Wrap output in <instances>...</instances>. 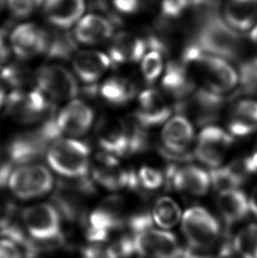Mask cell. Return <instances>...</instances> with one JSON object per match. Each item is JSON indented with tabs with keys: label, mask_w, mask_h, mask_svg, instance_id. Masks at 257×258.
<instances>
[{
	"label": "cell",
	"mask_w": 257,
	"mask_h": 258,
	"mask_svg": "<svg viewBox=\"0 0 257 258\" xmlns=\"http://www.w3.org/2000/svg\"><path fill=\"white\" fill-rule=\"evenodd\" d=\"M181 61L201 80L204 88L215 94L228 93L239 83V74L227 60L205 53L196 43L187 47Z\"/></svg>",
	"instance_id": "obj_1"
},
{
	"label": "cell",
	"mask_w": 257,
	"mask_h": 258,
	"mask_svg": "<svg viewBox=\"0 0 257 258\" xmlns=\"http://www.w3.org/2000/svg\"><path fill=\"white\" fill-rule=\"evenodd\" d=\"M195 43L205 53L224 59H237L243 49L236 30L212 12L202 19Z\"/></svg>",
	"instance_id": "obj_2"
},
{
	"label": "cell",
	"mask_w": 257,
	"mask_h": 258,
	"mask_svg": "<svg viewBox=\"0 0 257 258\" xmlns=\"http://www.w3.org/2000/svg\"><path fill=\"white\" fill-rule=\"evenodd\" d=\"M22 221L38 253L59 248L65 243L61 215L53 205L38 204L29 206L22 213Z\"/></svg>",
	"instance_id": "obj_3"
},
{
	"label": "cell",
	"mask_w": 257,
	"mask_h": 258,
	"mask_svg": "<svg viewBox=\"0 0 257 258\" xmlns=\"http://www.w3.org/2000/svg\"><path fill=\"white\" fill-rule=\"evenodd\" d=\"M56 117L42 122L35 129L21 133L12 140L8 155L12 163L28 164L38 160L49 150L55 140L59 139Z\"/></svg>",
	"instance_id": "obj_4"
},
{
	"label": "cell",
	"mask_w": 257,
	"mask_h": 258,
	"mask_svg": "<svg viewBox=\"0 0 257 258\" xmlns=\"http://www.w3.org/2000/svg\"><path fill=\"white\" fill-rule=\"evenodd\" d=\"M47 160L49 166L63 177H85L90 168V150L80 141L57 139L49 147Z\"/></svg>",
	"instance_id": "obj_5"
},
{
	"label": "cell",
	"mask_w": 257,
	"mask_h": 258,
	"mask_svg": "<svg viewBox=\"0 0 257 258\" xmlns=\"http://www.w3.org/2000/svg\"><path fill=\"white\" fill-rule=\"evenodd\" d=\"M124 202L119 196H110L101 201L87 218V241L92 244L107 242L116 231L125 228Z\"/></svg>",
	"instance_id": "obj_6"
},
{
	"label": "cell",
	"mask_w": 257,
	"mask_h": 258,
	"mask_svg": "<svg viewBox=\"0 0 257 258\" xmlns=\"http://www.w3.org/2000/svg\"><path fill=\"white\" fill-rule=\"evenodd\" d=\"M94 192V184L87 176L60 181L52 196L53 206L67 221L84 222L87 217L86 200Z\"/></svg>",
	"instance_id": "obj_7"
},
{
	"label": "cell",
	"mask_w": 257,
	"mask_h": 258,
	"mask_svg": "<svg viewBox=\"0 0 257 258\" xmlns=\"http://www.w3.org/2000/svg\"><path fill=\"white\" fill-rule=\"evenodd\" d=\"M7 111L15 121L32 124L53 117V107L45 94L33 90H15L7 99Z\"/></svg>",
	"instance_id": "obj_8"
},
{
	"label": "cell",
	"mask_w": 257,
	"mask_h": 258,
	"mask_svg": "<svg viewBox=\"0 0 257 258\" xmlns=\"http://www.w3.org/2000/svg\"><path fill=\"white\" fill-rule=\"evenodd\" d=\"M181 229L188 246L194 248H207L215 244L224 233L215 217L199 206H194L185 212Z\"/></svg>",
	"instance_id": "obj_9"
},
{
	"label": "cell",
	"mask_w": 257,
	"mask_h": 258,
	"mask_svg": "<svg viewBox=\"0 0 257 258\" xmlns=\"http://www.w3.org/2000/svg\"><path fill=\"white\" fill-rule=\"evenodd\" d=\"M8 186L19 199H36L51 190L52 175L42 165H23L12 172Z\"/></svg>",
	"instance_id": "obj_10"
},
{
	"label": "cell",
	"mask_w": 257,
	"mask_h": 258,
	"mask_svg": "<svg viewBox=\"0 0 257 258\" xmlns=\"http://www.w3.org/2000/svg\"><path fill=\"white\" fill-rule=\"evenodd\" d=\"M37 88L52 100H72L79 93L76 79L58 64H46L35 74Z\"/></svg>",
	"instance_id": "obj_11"
},
{
	"label": "cell",
	"mask_w": 257,
	"mask_h": 258,
	"mask_svg": "<svg viewBox=\"0 0 257 258\" xmlns=\"http://www.w3.org/2000/svg\"><path fill=\"white\" fill-rule=\"evenodd\" d=\"M233 143L230 133L217 126H207L198 135L195 156L210 168H219Z\"/></svg>",
	"instance_id": "obj_12"
},
{
	"label": "cell",
	"mask_w": 257,
	"mask_h": 258,
	"mask_svg": "<svg viewBox=\"0 0 257 258\" xmlns=\"http://www.w3.org/2000/svg\"><path fill=\"white\" fill-rule=\"evenodd\" d=\"M136 254L145 258H181L183 249L175 235L149 228L134 234Z\"/></svg>",
	"instance_id": "obj_13"
},
{
	"label": "cell",
	"mask_w": 257,
	"mask_h": 258,
	"mask_svg": "<svg viewBox=\"0 0 257 258\" xmlns=\"http://www.w3.org/2000/svg\"><path fill=\"white\" fill-rule=\"evenodd\" d=\"M94 180L99 184L110 190L128 188H139V176L133 171L125 170L121 167L117 159L107 153L99 154L93 167Z\"/></svg>",
	"instance_id": "obj_14"
},
{
	"label": "cell",
	"mask_w": 257,
	"mask_h": 258,
	"mask_svg": "<svg viewBox=\"0 0 257 258\" xmlns=\"http://www.w3.org/2000/svg\"><path fill=\"white\" fill-rule=\"evenodd\" d=\"M224 98L221 94L201 88L189 96L188 100L181 101L176 108L187 112L198 124H206L218 118L224 106Z\"/></svg>",
	"instance_id": "obj_15"
},
{
	"label": "cell",
	"mask_w": 257,
	"mask_h": 258,
	"mask_svg": "<svg viewBox=\"0 0 257 258\" xmlns=\"http://www.w3.org/2000/svg\"><path fill=\"white\" fill-rule=\"evenodd\" d=\"M96 138L105 153L114 156L128 155V127L122 119L101 117L96 126Z\"/></svg>",
	"instance_id": "obj_16"
},
{
	"label": "cell",
	"mask_w": 257,
	"mask_h": 258,
	"mask_svg": "<svg viewBox=\"0 0 257 258\" xmlns=\"http://www.w3.org/2000/svg\"><path fill=\"white\" fill-rule=\"evenodd\" d=\"M49 32L31 23L20 25L11 35V45L21 58H30L45 54Z\"/></svg>",
	"instance_id": "obj_17"
},
{
	"label": "cell",
	"mask_w": 257,
	"mask_h": 258,
	"mask_svg": "<svg viewBox=\"0 0 257 258\" xmlns=\"http://www.w3.org/2000/svg\"><path fill=\"white\" fill-rule=\"evenodd\" d=\"M167 177L174 189L196 197L205 196L212 185L210 174L192 165L180 168L170 166L167 169Z\"/></svg>",
	"instance_id": "obj_18"
},
{
	"label": "cell",
	"mask_w": 257,
	"mask_h": 258,
	"mask_svg": "<svg viewBox=\"0 0 257 258\" xmlns=\"http://www.w3.org/2000/svg\"><path fill=\"white\" fill-rule=\"evenodd\" d=\"M172 109L163 95L154 89L142 92L138 100L135 120L145 128L160 125L169 118Z\"/></svg>",
	"instance_id": "obj_19"
},
{
	"label": "cell",
	"mask_w": 257,
	"mask_h": 258,
	"mask_svg": "<svg viewBox=\"0 0 257 258\" xmlns=\"http://www.w3.org/2000/svg\"><path fill=\"white\" fill-rule=\"evenodd\" d=\"M60 133L81 136L90 129L94 121L93 109L81 101H73L56 117Z\"/></svg>",
	"instance_id": "obj_20"
},
{
	"label": "cell",
	"mask_w": 257,
	"mask_h": 258,
	"mask_svg": "<svg viewBox=\"0 0 257 258\" xmlns=\"http://www.w3.org/2000/svg\"><path fill=\"white\" fill-rule=\"evenodd\" d=\"M161 84L167 94L174 99L184 101L194 93L196 79L182 61L172 62L166 67Z\"/></svg>",
	"instance_id": "obj_21"
},
{
	"label": "cell",
	"mask_w": 257,
	"mask_h": 258,
	"mask_svg": "<svg viewBox=\"0 0 257 258\" xmlns=\"http://www.w3.org/2000/svg\"><path fill=\"white\" fill-rule=\"evenodd\" d=\"M194 130L184 115H178L167 121L161 132V141L168 154H181L191 145Z\"/></svg>",
	"instance_id": "obj_22"
},
{
	"label": "cell",
	"mask_w": 257,
	"mask_h": 258,
	"mask_svg": "<svg viewBox=\"0 0 257 258\" xmlns=\"http://www.w3.org/2000/svg\"><path fill=\"white\" fill-rule=\"evenodd\" d=\"M85 8V0H46L43 13L50 24L65 30L80 21Z\"/></svg>",
	"instance_id": "obj_23"
},
{
	"label": "cell",
	"mask_w": 257,
	"mask_h": 258,
	"mask_svg": "<svg viewBox=\"0 0 257 258\" xmlns=\"http://www.w3.org/2000/svg\"><path fill=\"white\" fill-rule=\"evenodd\" d=\"M147 42L130 33H120L115 36L109 47L111 62L116 64L136 63L146 55Z\"/></svg>",
	"instance_id": "obj_24"
},
{
	"label": "cell",
	"mask_w": 257,
	"mask_h": 258,
	"mask_svg": "<svg viewBox=\"0 0 257 258\" xmlns=\"http://www.w3.org/2000/svg\"><path fill=\"white\" fill-rule=\"evenodd\" d=\"M110 57L95 50H84L77 53L73 58V69L78 77L85 83L97 81L111 66Z\"/></svg>",
	"instance_id": "obj_25"
},
{
	"label": "cell",
	"mask_w": 257,
	"mask_h": 258,
	"mask_svg": "<svg viewBox=\"0 0 257 258\" xmlns=\"http://www.w3.org/2000/svg\"><path fill=\"white\" fill-rule=\"evenodd\" d=\"M217 206L227 227L242 221L250 212L249 200L238 188L224 189L219 192Z\"/></svg>",
	"instance_id": "obj_26"
},
{
	"label": "cell",
	"mask_w": 257,
	"mask_h": 258,
	"mask_svg": "<svg viewBox=\"0 0 257 258\" xmlns=\"http://www.w3.org/2000/svg\"><path fill=\"white\" fill-rule=\"evenodd\" d=\"M113 32L114 27L108 19L98 14H88L78 22L74 36L78 42L92 45L106 42Z\"/></svg>",
	"instance_id": "obj_27"
},
{
	"label": "cell",
	"mask_w": 257,
	"mask_h": 258,
	"mask_svg": "<svg viewBox=\"0 0 257 258\" xmlns=\"http://www.w3.org/2000/svg\"><path fill=\"white\" fill-rule=\"evenodd\" d=\"M228 131L233 136L250 135L257 130V101L244 99L233 106L228 119Z\"/></svg>",
	"instance_id": "obj_28"
},
{
	"label": "cell",
	"mask_w": 257,
	"mask_h": 258,
	"mask_svg": "<svg viewBox=\"0 0 257 258\" xmlns=\"http://www.w3.org/2000/svg\"><path fill=\"white\" fill-rule=\"evenodd\" d=\"M226 22L237 31H246L257 20V0H228L224 10Z\"/></svg>",
	"instance_id": "obj_29"
},
{
	"label": "cell",
	"mask_w": 257,
	"mask_h": 258,
	"mask_svg": "<svg viewBox=\"0 0 257 258\" xmlns=\"http://www.w3.org/2000/svg\"><path fill=\"white\" fill-rule=\"evenodd\" d=\"M247 174L243 161H241L223 168H213L210 172V177L212 184L221 191L239 188L243 184Z\"/></svg>",
	"instance_id": "obj_30"
},
{
	"label": "cell",
	"mask_w": 257,
	"mask_h": 258,
	"mask_svg": "<svg viewBox=\"0 0 257 258\" xmlns=\"http://www.w3.org/2000/svg\"><path fill=\"white\" fill-rule=\"evenodd\" d=\"M147 46L149 51L143 57L141 71L144 79L148 83H153L163 72V54L166 52V47L154 37L148 40Z\"/></svg>",
	"instance_id": "obj_31"
},
{
	"label": "cell",
	"mask_w": 257,
	"mask_h": 258,
	"mask_svg": "<svg viewBox=\"0 0 257 258\" xmlns=\"http://www.w3.org/2000/svg\"><path fill=\"white\" fill-rule=\"evenodd\" d=\"M101 97L110 104L123 105L134 97L135 86L124 78L114 77L105 81L101 87Z\"/></svg>",
	"instance_id": "obj_32"
},
{
	"label": "cell",
	"mask_w": 257,
	"mask_h": 258,
	"mask_svg": "<svg viewBox=\"0 0 257 258\" xmlns=\"http://www.w3.org/2000/svg\"><path fill=\"white\" fill-rule=\"evenodd\" d=\"M181 215V209L177 203L168 197H162L158 199L152 210L153 221L164 229H168L177 225Z\"/></svg>",
	"instance_id": "obj_33"
},
{
	"label": "cell",
	"mask_w": 257,
	"mask_h": 258,
	"mask_svg": "<svg viewBox=\"0 0 257 258\" xmlns=\"http://www.w3.org/2000/svg\"><path fill=\"white\" fill-rule=\"evenodd\" d=\"M76 44L71 35L65 33H49L45 54L50 58L67 59L72 56Z\"/></svg>",
	"instance_id": "obj_34"
},
{
	"label": "cell",
	"mask_w": 257,
	"mask_h": 258,
	"mask_svg": "<svg viewBox=\"0 0 257 258\" xmlns=\"http://www.w3.org/2000/svg\"><path fill=\"white\" fill-rule=\"evenodd\" d=\"M234 250L240 258H257V225H249L233 239Z\"/></svg>",
	"instance_id": "obj_35"
},
{
	"label": "cell",
	"mask_w": 257,
	"mask_h": 258,
	"mask_svg": "<svg viewBox=\"0 0 257 258\" xmlns=\"http://www.w3.org/2000/svg\"><path fill=\"white\" fill-rule=\"evenodd\" d=\"M128 127V155L139 154L147 149L149 145L148 134L145 127L134 120L127 122Z\"/></svg>",
	"instance_id": "obj_36"
},
{
	"label": "cell",
	"mask_w": 257,
	"mask_h": 258,
	"mask_svg": "<svg viewBox=\"0 0 257 258\" xmlns=\"http://www.w3.org/2000/svg\"><path fill=\"white\" fill-rule=\"evenodd\" d=\"M239 82L241 94H257V58L240 66Z\"/></svg>",
	"instance_id": "obj_37"
},
{
	"label": "cell",
	"mask_w": 257,
	"mask_h": 258,
	"mask_svg": "<svg viewBox=\"0 0 257 258\" xmlns=\"http://www.w3.org/2000/svg\"><path fill=\"white\" fill-rule=\"evenodd\" d=\"M1 78L7 84L15 87V90H26L28 82L30 81V77L28 75V71L25 68L18 66L7 67L1 72Z\"/></svg>",
	"instance_id": "obj_38"
},
{
	"label": "cell",
	"mask_w": 257,
	"mask_h": 258,
	"mask_svg": "<svg viewBox=\"0 0 257 258\" xmlns=\"http://www.w3.org/2000/svg\"><path fill=\"white\" fill-rule=\"evenodd\" d=\"M138 176L139 184L146 190H155L163 184L164 176L162 173L151 167H142L139 170Z\"/></svg>",
	"instance_id": "obj_39"
},
{
	"label": "cell",
	"mask_w": 257,
	"mask_h": 258,
	"mask_svg": "<svg viewBox=\"0 0 257 258\" xmlns=\"http://www.w3.org/2000/svg\"><path fill=\"white\" fill-rule=\"evenodd\" d=\"M42 1L43 0H3L11 14L18 18L29 16Z\"/></svg>",
	"instance_id": "obj_40"
},
{
	"label": "cell",
	"mask_w": 257,
	"mask_h": 258,
	"mask_svg": "<svg viewBox=\"0 0 257 258\" xmlns=\"http://www.w3.org/2000/svg\"><path fill=\"white\" fill-rule=\"evenodd\" d=\"M15 212L14 203L6 197L0 196V234L14 225L13 220Z\"/></svg>",
	"instance_id": "obj_41"
},
{
	"label": "cell",
	"mask_w": 257,
	"mask_h": 258,
	"mask_svg": "<svg viewBox=\"0 0 257 258\" xmlns=\"http://www.w3.org/2000/svg\"><path fill=\"white\" fill-rule=\"evenodd\" d=\"M189 5V0H163L161 4V11L164 16L174 19L183 14Z\"/></svg>",
	"instance_id": "obj_42"
},
{
	"label": "cell",
	"mask_w": 257,
	"mask_h": 258,
	"mask_svg": "<svg viewBox=\"0 0 257 258\" xmlns=\"http://www.w3.org/2000/svg\"><path fill=\"white\" fill-rule=\"evenodd\" d=\"M0 258H24V253L14 241L0 238Z\"/></svg>",
	"instance_id": "obj_43"
},
{
	"label": "cell",
	"mask_w": 257,
	"mask_h": 258,
	"mask_svg": "<svg viewBox=\"0 0 257 258\" xmlns=\"http://www.w3.org/2000/svg\"><path fill=\"white\" fill-rule=\"evenodd\" d=\"M112 2L119 12L132 14L139 10L142 0H112Z\"/></svg>",
	"instance_id": "obj_44"
},
{
	"label": "cell",
	"mask_w": 257,
	"mask_h": 258,
	"mask_svg": "<svg viewBox=\"0 0 257 258\" xmlns=\"http://www.w3.org/2000/svg\"><path fill=\"white\" fill-rule=\"evenodd\" d=\"M243 161L244 166L247 170L248 174L252 173H256L257 172V143L255 145V148L253 152V154L250 156L245 158Z\"/></svg>",
	"instance_id": "obj_45"
},
{
	"label": "cell",
	"mask_w": 257,
	"mask_h": 258,
	"mask_svg": "<svg viewBox=\"0 0 257 258\" xmlns=\"http://www.w3.org/2000/svg\"><path fill=\"white\" fill-rule=\"evenodd\" d=\"M249 206H250L251 213H253L254 217L257 219V185L251 193L250 199H249Z\"/></svg>",
	"instance_id": "obj_46"
},
{
	"label": "cell",
	"mask_w": 257,
	"mask_h": 258,
	"mask_svg": "<svg viewBox=\"0 0 257 258\" xmlns=\"http://www.w3.org/2000/svg\"><path fill=\"white\" fill-rule=\"evenodd\" d=\"M7 56H8V50H7V46L4 42L3 39L0 36V67L3 66V63L6 62Z\"/></svg>",
	"instance_id": "obj_47"
},
{
	"label": "cell",
	"mask_w": 257,
	"mask_h": 258,
	"mask_svg": "<svg viewBox=\"0 0 257 258\" xmlns=\"http://www.w3.org/2000/svg\"><path fill=\"white\" fill-rule=\"evenodd\" d=\"M250 39L251 41L254 42V44L257 46V25L251 31Z\"/></svg>",
	"instance_id": "obj_48"
},
{
	"label": "cell",
	"mask_w": 257,
	"mask_h": 258,
	"mask_svg": "<svg viewBox=\"0 0 257 258\" xmlns=\"http://www.w3.org/2000/svg\"><path fill=\"white\" fill-rule=\"evenodd\" d=\"M4 100H5V91H4V87H2L1 82H0V106L3 104Z\"/></svg>",
	"instance_id": "obj_49"
},
{
	"label": "cell",
	"mask_w": 257,
	"mask_h": 258,
	"mask_svg": "<svg viewBox=\"0 0 257 258\" xmlns=\"http://www.w3.org/2000/svg\"><path fill=\"white\" fill-rule=\"evenodd\" d=\"M223 258H240V255L237 254L236 252H233L232 254H230V255H226L225 257Z\"/></svg>",
	"instance_id": "obj_50"
}]
</instances>
